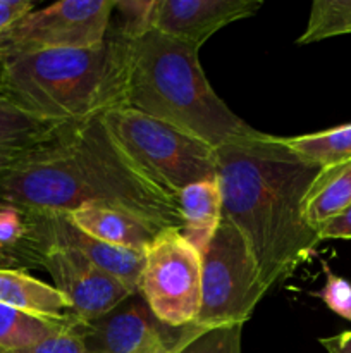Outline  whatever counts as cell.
Returning a JSON list of instances; mask_svg holds the SVG:
<instances>
[{"mask_svg": "<svg viewBox=\"0 0 351 353\" xmlns=\"http://www.w3.org/2000/svg\"><path fill=\"white\" fill-rule=\"evenodd\" d=\"M33 268L45 269L52 276L54 288L67 299L72 316L79 321H92L110 312L133 293L81 254L67 248H40L33 257Z\"/></svg>", "mask_w": 351, "mask_h": 353, "instance_id": "obj_10", "label": "cell"}, {"mask_svg": "<svg viewBox=\"0 0 351 353\" xmlns=\"http://www.w3.org/2000/svg\"><path fill=\"white\" fill-rule=\"evenodd\" d=\"M351 33V0H315L310 10L306 30L296 40L298 45Z\"/></svg>", "mask_w": 351, "mask_h": 353, "instance_id": "obj_20", "label": "cell"}, {"mask_svg": "<svg viewBox=\"0 0 351 353\" xmlns=\"http://www.w3.org/2000/svg\"><path fill=\"white\" fill-rule=\"evenodd\" d=\"M348 205H351V161L320 169L303 200V216L317 231Z\"/></svg>", "mask_w": 351, "mask_h": 353, "instance_id": "obj_17", "label": "cell"}, {"mask_svg": "<svg viewBox=\"0 0 351 353\" xmlns=\"http://www.w3.org/2000/svg\"><path fill=\"white\" fill-rule=\"evenodd\" d=\"M76 330L88 353H147L160 345L179 347L193 324L167 326L155 317L141 293L134 292L96 319H76Z\"/></svg>", "mask_w": 351, "mask_h": 353, "instance_id": "obj_9", "label": "cell"}, {"mask_svg": "<svg viewBox=\"0 0 351 353\" xmlns=\"http://www.w3.org/2000/svg\"><path fill=\"white\" fill-rule=\"evenodd\" d=\"M198 52L155 30L134 41L126 107L217 148L253 128L213 92Z\"/></svg>", "mask_w": 351, "mask_h": 353, "instance_id": "obj_4", "label": "cell"}, {"mask_svg": "<svg viewBox=\"0 0 351 353\" xmlns=\"http://www.w3.org/2000/svg\"><path fill=\"white\" fill-rule=\"evenodd\" d=\"M3 86H6V59L0 54V97H3Z\"/></svg>", "mask_w": 351, "mask_h": 353, "instance_id": "obj_30", "label": "cell"}, {"mask_svg": "<svg viewBox=\"0 0 351 353\" xmlns=\"http://www.w3.org/2000/svg\"><path fill=\"white\" fill-rule=\"evenodd\" d=\"M222 216L246 241L268 290L315 255L320 238L303 200L320 168L296 157L281 137L251 130L215 148Z\"/></svg>", "mask_w": 351, "mask_h": 353, "instance_id": "obj_2", "label": "cell"}, {"mask_svg": "<svg viewBox=\"0 0 351 353\" xmlns=\"http://www.w3.org/2000/svg\"><path fill=\"white\" fill-rule=\"evenodd\" d=\"M178 209L181 234L203 257L222 221V192L217 176L186 186L178 195Z\"/></svg>", "mask_w": 351, "mask_h": 353, "instance_id": "obj_14", "label": "cell"}, {"mask_svg": "<svg viewBox=\"0 0 351 353\" xmlns=\"http://www.w3.org/2000/svg\"><path fill=\"white\" fill-rule=\"evenodd\" d=\"M34 9L31 0H0V34Z\"/></svg>", "mask_w": 351, "mask_h": 353, "instance_id": "obj_27", "label": "cell"}, {"mask_svg": "<svg viewBox=\"0 0 351 353\" xmlns=\"http://www.w3.org/2000/svg\"><path fill=\"white\" fill-rule=\"evenodd\" d=\"M0 203L41 212L98 203L126 210L155 230L181 228L178 200L129 161L102 116L67 123L54 140L0 165Z\"/></svg>", "mask_w": 351, "mask_h": 353, "instance_id": "obj_1", "label": "cell"}, {"mask_svg": "<svg viewBox=\"0 0 351 353\" xmlns=\"http://www.w3.org/2000/svg\"><path fill=\"white\" fill-rule=\"evenodd\" d=\"M322 271L326 274V283L312 295L322 300L327 309L351 323V283L343 276H337L327 262H322Z\"/></svg>", "mask_w": 351, "mask_h": 353, "instance_id": "obj_24", "label": "cell"}, {"mask_svg": "<svg viewBox=\"0 0 351 353\" xmlns=\"http://www.w3.org/2000/svg\"><path fill=\"white\" fill-rule=\"evenodd\" d=\"M114 0H62L31 10L0 34V54L86 48L109 37Z\"/></svg>", "mask_w": 351, "mask_h": 353, "instance_id": "obj_8", "label": "cell"}, {"mask_svg": "<svg viewBox=\"0 0 351 353\" xmlns=\"http://www.w3.org/2000/svg\"><path fill=\"white\" fill-rule=\"evenodd\" d=\"M282 141L296 157L320 169L351 161V123L319 133L282 138Z\"/></svg>", "mask_w": 351, "mask_h": 353, "instance_id": "obj_18", "label": "cell"}, {"mask_svg": "<svg viewBox=\"0 0 351 353\" xmlns=\"http://www.w3.org/2000/svg\"><path fill=\"white\" fill-rule=\"evenodd\" d=\"M267 292L246 241L222 216L202 257V303L193 324H244Z\"/></svg>", "mask_w": 351, "mask_h": 353, "instance_id": "obj_6", "label": "cell"}, {"mask_svg": "<svg viewBox=\"0 0 351 353\" xmlns=\"http://www.w3.org/2000/svg\"><path fill=\"white\" fill-rule=\"evenodd\" d=\"M2 353H88V350H86L83 338L79 336L78 330H76L74 319L64 330L45 338V340L38 341V343L31 345V347Z\"/></svg>", "mask_w": 351, "mask_h": 353, "instance_id": "obj_25", "label": "cell"}, {"mask_svg": "<svg viewBox=\"0 0 351 353\" xmlns=\"http://www.w3.org/2000/svg\"><path fill=\"white\" fill-rule=\"evenodd\" d=\"M138 292L167 326L184 327L196 321L202 303V255L179 228L158 231L147 247Z\"/></svg>", "mask_w": 351, "mask_h": 353, "instance_id": "obj_7", "label": "cell"}, {"mask_svg": "<svg viewBox=\"0 0 351 353\" xmlns=\"http://www.w3.org/2000/svg\"><path fill=\"white\" fill-rule=\"evenodd\" d=\"M133 43L109 33L95 47L3 55V99L50 123H81L126 107Z\"/></svg>", "mask_w": 351, "mask_h": 353, "instance_id": "obj_3", "label": "cell"}, {"mask_svg": "<svg viewBox=\"0 0 351 353\" xmlns=\"http://www.w3.org/2000/svg\"><path fill=\"white\" fill-rule=\"evenodd\" d=\"M67 123H50L0 97V165L48 143Z\"/></svg>", "mask_w": 351, "mask_h": 353, "instance_id": "obj_16", "label": "cell"}, {"mask_svg": "<svg viewBox=\"0 0 351 353\" xmlns=\"http://www.w3.org/2000/svg\"><path fill=\"white\" fill-rule=\"evenodd\" d=\"M30 219L21 207L0 203V248L12 255L21 268H30Z\"/></svg>", "mask_w": 351, "mask_h": 353, "instance_id": "obj_23", "label": "cell"}, {"mask_svg": "<svg viewBox=\"0 0 351 353\" xmlns=\"http://www.w3.org/2000/svg\"><path fill=\"white\" fill-rule=\"evenodd\" d=\"M0 269H23L19 262L12 257V255L6 254V252L0 248Z\"/></svg>", "mask_w": 351, "mask_h": 353, "instance_id": "obj_29", "label": "cell"}, {"mask_svg": "<svg viewBox=\"0 0 351 353\" xmlns=\"http://www.w3.org/2000/svg\"><path fill=\"white\" fill-rule=\"evenodd\" d=\"M244 324H224L200 327L193 324L191 333L179 345L176 353H241Z\"/></svg>", "mask_w": 351, "mask_h": 353, "instance_id": "obj_22", "label": "cell"}, {"mask_svg": "<svg viewBox=\"0 0 351 353\" xmlns=\"http://www.w3.org/2000/svg\"><path fill=\"white\" fill-rule=\"evenodd\" d=\"M157 0H114L112 19L109 33L124 40L136 41L153 31Z\"/></svg>", "mask_w": 351, "mask_h": 353, "instance_id": "obj_21", "label": "cell"}, {"mask_svg": "<svg viewBox=\"0 0 351 353\" xmlns=\"http://www.w3.org/2000/svg\"><path fill=\"white\" fill-rule=\"evenodd\" d=\"M319 343L329 353H351V331H343L330 338H320Z\"/></svg>", "mask_w": 351, "mask_h": 353, "instance_id": "obj_28", "label": "cell"}, {"mask_svg": "<svg viewBox=\"0 0 351 353\" xmlns=\"http://www.w3.org/2000/svg\"><path fill=\"white\" fill-rule=\"evenodd\" d=\"M26 210V209H24ZM30 219V268L36 250L43 247H58L81 254L92 264L105 271L131 292H138L145 265V252L114 247L89 236L79 230L65 212H41L26 210Z\"/></svg>", "mask_w": 351, "mask_h": 353, "instance_id": "obj_11", "label": "cell"}, {"mask_svg": "<svg viewBox=\"0 0 351 353\" xmlns=\"http://www.w3.org/2000/svg\"><path fill=\"white\" fill-rule=\"evenodd\" d=\"M320 241L323 240H351V205L330 217L317 230Z\"/></svg>", "mask_w": 351, "mask_h": 353, "instance_id": "obj_26", "label": "cell"}, {"mask_svg": "<svg viewBox=\"0 0 351 353\" xmlns=\"http://www.w3.org/2000/svg\"><path fill=\"white\" fill-rule=\"evenodd\" d=\"M189 333H191V331H189ZM184 340H186V338H184ZM178 348L179 347H169V345H160V347L153 348V350H150L147 353H176V352H178Z\"/></svg>", "mask_w": 351, "mask_h": 353, "instance_id": "obj_31", "label": "cell"}, {"mask_svg": "<svg viewBox=\"0 0 351 353\" xmlns=\"http://www.w3.org/2000/svg\"><path fill=\"white\" fill-rule=\"evenodd\" d=\"M65 214L79 230L88 233L89 236L114 247L136 252L147 250L155 234L162 231L155 230L153 226L126 210L98 203H88Z\"/></svg>", "mask_w": 351, "mask_h": 353, "instance_id": "obj_13", "label": "cell"}, {"mask_svg": "<svg viewBox=\"0 0 351 353\" xmlns=\"http://www.w3.org/2000/svg\"><path fill=\"white\" fill-rule=\"evenodd\" d=\"M260 9V0H157L153 28L200 50L213 33Z\"/></svg>", "mask_w": 351, "mask_h": 353, "instance_id": "obj_12", "label": "cell"}, {"mask_svg": "<svg viewBox=\"0 0 351 353\" xmlns=\"http://www.w3.org/2000/svg\"><path fill=\"white\" fill-rule=\"evenodd\" d=\"M71 321L41 319L0 303V353L31 347L64 330Z\"/></svg>", "mask_w": 351, "mask_h": 353, "instance_id": "obj_19", "label": "cell"}, {"mask_svg": "<svg viewBox=\"0 0 351 353\" xmlns=\"http://www.w3.org/2000/svg\"><path fill=\"white\" fill-rule=\"evenodd\" d=\"M120 150L167 195L217 176L215 148L205 141L129 107L102 116Z\"/></svg>", "mask_w": 351, "mask_h": 353, "instance_id": "obj_5", "label": "cell"}, {"mask_svg": "<svg viewBox=\"0 0 351 353\" xmlns=\"http://www.w3.org/2000/svg\"><path fill=\"white\" fill-rule=\"evenodd\" d=\"M0 303L41 319H76L67 299L54 285L26 274L23 269H0Z\"/></svg>", "mask_w": 351, "mask_h": 353, "instance_id": "obj_15", "label": "cell"}]
</instances>
